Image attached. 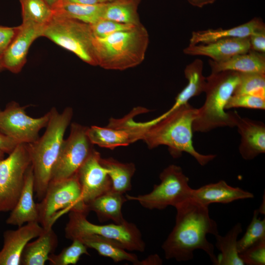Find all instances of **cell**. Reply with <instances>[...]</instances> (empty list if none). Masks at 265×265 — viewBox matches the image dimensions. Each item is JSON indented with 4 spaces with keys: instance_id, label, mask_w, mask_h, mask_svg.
<instances>
[{
    "instance_id": "cell-15",
    "label": "cell",
    "mask_w": 265,
    "mask_h": 265,
    "mask_svg": "<svg viewBox=\"0 0 265 265\" xmlns=\"http://www.w3.org/2000/svg\"><path fill=\"white\" fill-rule=\"evenodd\" d=\"M45 26L22 22L5 51L1 56L4 69L19 73L25 64L30 46L35 40L43 36Z\"/></svg>"
},
{
    "instance_id": "cell-37",
    "label": "cell",
    "mask_w": 265,
    "mask_h": 265,
    "mask_svg": "<svg viewBox=\"0 0 265 265\" xmlns=\"http://www.w3.org/2000/svg\"><path fill=\"white\" fill-rule=\"evenodd\" d=\"M239 256L244 265H265V238L250 246Z\"/></svg>"
},
{
    "instance_id": "cell-21",
    "label": "cell",
    "mask_w": 265,
    "mask_h": 265,
    "mask_svg": "<svg viewBox=\"0 0 265 265\" xmlns=\"http://www.w3.org/2000/svg\"><path fill=\"white\" fill-rule=\"evenodd\" d=\"M263 29H265L264 23L261 19L256 17L231 28H220L193 31L189 45L208 44L226 38L248 37L255 32Z\"/></svg>"
},
{
    "instance_id": "cell-29",
    "label": "cell",
    "mask_w": 265,
    "mask_h": 265,
    "mask_svg": "<svg viewBox=\"0 0 265 265\" xmlns=\"http://www.w3.org/2000/svg\"><path fill=\"white\" fill-rule=\"evenodd\" d=\"M240 223L235 225L224 236L218 234L214 236L216 239L215 246L220 251L217 258L216 265H243L237 249L238 235L242 232Z\"/></svg>"
},
{
    "instance_id": "cell-10",
    "label": "cell",
    "mask_w": 265,
    "mask_h": 265,
    "mask_svg": "<svg viewBox=\"0 0 265 265\" xmlns=\"http://www.w3.org/2000/svg\"><path fill=\"white\" fill-rule=\"evenodd\" d=\"M31 165L26 143H19L6 159L0 160V212L11 211L16 205Z\"/></svg>"
},
{
    "instance_id": "cell-2",
    "label": "cell",
    "mask_w": 265,
    "mask_h": 265,
    "mask_svg": "<svg viewBox=\"0 0 265 265\" xmlns=\"http://www.w3.org/2000/svg\"><path fill=\"white\" fill-rule=\"evenodd\" d=\"M197 113L198 108L187 103L156 123L144 126L142 140L149 149L167 146L175 158L180 157L183 152L187 153L200 165L204 166L212 160L216 155L200 154L193 146L192 124Z\"/></svg>"
},
{
    "instance_id": "cell-18",
    "label": "cell",
    "mask_w": 265,
    "mask_h": 265,
    "mask_svg": "<svg viewBox=\"0 0 265 265\" xmlns=\"http://www.w3.org/2000/svg\"><path fill=\"white\" fill-rule=\"evenodd\" d=\"M250 50L248 37L222 39L208 44H189L184 52L190 55L206 56L213 61H220Z\"/></svg>"
},
{
    "instance_id": "cell-39",
    "label": "cell",
    "mask_w": 265,
    "mask_h": 265,
    "mask_svg": "<svg viewBox=\"0 0 265 265\" xmlns=\"http://www.w3.org/2000/svg\"><path fill=\"white\" fill-rule=\"evenodd\" d=\"M249 38L250 50L265 53V29L255 32Z\"/></svg>"
},
{
    "instance_id": "cell-4",
    "label": "cell",
    "mask_w": 265,
    "mask_h": 265,
    "mask_svg": "<svg viewBox=\"0 0 265 265\" xmlns=\"http://www.w3.org/2000/svg\"><path fill=\"white\" fill-rule=\"evenodd\" d=\"M239 73L227 71L211 73L206 78V100L198 108L193 122V132H207L220 127H236L238 113L225 111L226 105L239 82Z\"/></svg>"
},
{
    "instance_id": "cell-3",
    "label": "cell",
    "mask_w": 265,
    "mask_h": 265,
    "mask_svg": "<svg viewBox=\"0 0 265 265\" xmlns=\"http://www.w3.org/2000/svg\"><path fill=\"white\" fill-rule=\"evenodd\" d=\"M49 112L50 118L44 133L35 141L28 144L34 175V192L39 201L44 196L50 182L53 167L73 115L70 107H66L61 112L53 107Z\"/></svg>"
},
{
    "instance_id": "cell-5",
    "label": "cell",
    "mask_w": 265,
    "mask_h": 265,
    "mask_svg": "<svg viewBox=\"0 0 265 265\" xmlns=\"http://www.w3.org/2000/svg\"><path fill=\"white\" fill-rule=\"evenodd\" d=\"M149 35L141 24L107 36L95 37L94 46L98 65L108 70H123L144 60Z\"/></svg>"
},
{
    "instance_id": "cell-30",
    "label": "cell",
    "mask_w": 265,
    "mask_h": 265,
    "mask_svg": "<svg viewBox=\"0 0 265 265\" xmlns=\"http://www.w3.org/2000/svg\"><path fill=\"white\" fill-rule=\"evenodd\" d=\"M139 0H118L106 3L103 20L120 23L137 25L140 24L137 7Z\"/></svg>"
},
{
    "instance_id": "cell-7",
    "label": "cell",
    "mask_w": 265,
    "mask_h": 265,
    "mask_svg": "<svg viewBox=\"0 0 265 265\" xmlns=\"http://www.w3.org/2000/svg\"><path fill=\"white\" fill-rule=\"evenodd\" d=\"M87 214L80 211L69 212L65 227V236L67 239H80L84 236L96 235L116 241L128 251H145V242L134 224L126 221L121 224L97 225L87 220Z\"/></svg>"
},
{
    "instance_id": "cell-38",
    "label": "cell",
    "mask_w": 265,
    "mask_h": 265,
    "mask_svg": "<svg viewBox=\"0 0 265 265\" xmlns=\"http://www.w3.org/2000/svg\"><path fill=\"white\" fill-rule=\"evenodd\" d=\"M18 26L9 27L0 26V57L16 35Z\"/></svg>"
},
{
    "instance_id": "cell-25",
    "label": "cell",
    "mask_w": 265,
    "mask_h": 265,
    "mask_svg": "<svg viewBox=\"0 0 265 265\" xmlns=\"http://www.w3.org/2000/svg\"><path fill=\"white\" fill-rule=\"evenodd\" d=\"M203 62L200 59H196L187 65L184 70V74L187 80V84L178 94L172 106L162 114L165 116L181 106L188 103L193 97L204 92L206 85V78L203 75Z\"/></svg>"
},
{
    "instance_id": "cell-17",
    "label": "cell",
    "mask_w": 265,
    "mask_h": 265,
    "mask_svg": "<svg viewBox=\"0 0 265 265\" xmlns=\"http://www.w3.org/2000/svg\"><path fill=\"white\" fill-rule=\"evenodd\" d=\"M236 127L241 136L239 152L244 159L252 160L265 153V125L263 122L243 118L238 114Z\"/></svg>"
},
{
    "instance_id": "cell-11",
    "label": "cell",
    "mask_w": 265,
    "mask_h": 265,
    "mask_svg": "<svg viewBox=\"0 0 265 265\" xmlns=\"http://www.w3.org/2000/svg\"><path fill=\"white\" fill-rule=\"evenodd\" d=\"M68 137L64 139L53 167L50 181L65 180L75 176L79 169L95 150L88 138L87 127L71 124Z\"/></svg>"
},
{
    "instance_id": "cell-41",
    "label": "cell",
    "mask_w": 265,
    "mask_h": 265,
    "mask_svg": "<svg viewBox=\"0 0 265 265\" xmlns=\"http://www.w3.org/2000/svg\"><path fill=\"white\" fill-rule=\"evenodd\" d=\"M110 2L111 1H110L109 0H60L58 4V5L61 3H66L84 4H93L107 3V2Z\"/></svg>"
},
{
    "instance_id": "cell-13",
    "label": "cell",
    "mask_w": 265,
    "mask_h": 265,
    "mask_svg": "<svg viewBox=\"0 0 265 265\" xmlns=\"http://www.w3.org/2000/svg\"><path fill=\"white\" fill-rule=\"evenodd\" d=\"M26 108L12 102L3 110L0 109V132L19 143L29 144L39 137L40 131L47 126L50 112L33 118L26 114Z\"/></svg>"
},
{
    "instance_id": "cell-23",
    "label": "cell",
    "mask_w": 265,
    "mask_h": 265,
    "mask_svg": "<svg viewBox=\"0 0 265 265\" xmlns=\"http://www.w3.org/2000/svg\"><path fill=\"white\" fill-rule=\"evenodd\" d=\"M57 245V236L53 228L44 229L36 239L29 241L25 246L21 255L20 265H45Z\"/></svg>"
},
{
    "instance_id": "cell-36",
    "label": "cell",
    "mask_w": 265,
    "mask_h": 265,
    "mask_svg": "<svg viewBox=\"0 0 265 265\" xmlns=\"http://www.w3.org/2000/svg\"><path fill=\"white\" fill-rule=\"evenodd\" d=\"M138 25L139 24H124L111 20H102L91 25V26L95 37L102 38L117 31L130 29Z\"/></svg>"
},
{
    "instance_id": "cell-9",
    "label": "cell",
    "mask_w": 265,
    "mask_h": 265,
    "mask_svg": "<svg viewBox=\"0 0 265 265\" xmlns=\"http://www.w3.org/2000/svg\"><path fill=\"white\" fill-rule=\"evenodd\" d=\"M159 178L160 183L155 185L150 192L137 196L126 194L127 200L137 201L147 209L161 210L170 206L175 207L190 198L192 188L189 186V178L180 166H168Z\"/></svg>"
},
{
    "instance_id": "cell-19",
    "label": "cell",
    "mask_w": 265,
    "mask_h": 265,
    "mask_svg": "<svg viewBox=\"0 0 265 265\" xmlns=\"http://www.w3.org/2000/svg\"><path fill=\"white\" fill-rule=\"evenodd\" d=\"M253 193L238 187L229 185L225 181L203 186L192 189L190 198L209 207L212 203L228 204L235 201L252 198Z\"/></svg>"
},
{
    "instance_id": "cell-20",
    "label": "cell",
    "mask_w": 265,
    "mask_h": 265,
    "mask_svg": "<svg viewBox=\"0 0 265 265\" xmlns=\"http://www.w3.org/2000/svg\"><path fill=\"white\" fill-rule=\"evenodd\" d=\"M34 181L31 165L26 172L20 196L6 220L7 224L20 227L29 222H38L37 206L33 196L35 192Z\"/></svg>"
},
{
    "instance_id": "cell-27",
    "label": "cell",
    "mask_w": 265,
    "mask_h": 265,
    "mask_svg": "<svg viewBox=\"0 0 265 265\" xmlns=\"http://www.w3.org/2000/svg\"><path fill=\"white\" fill-rule=\"evenodd\" d=\"M100 162L107 171L112 191L124 194L131 189L132 178L136 169L134 163H123L112 158H101Z\"/></svg>"
},
{
    "instance_id": "cell-1",
    "label": "cell",
    "mask_w": 265,
    "mask_h": 265,
    "mask_svg": "<svg viewBox=\"0 0 265 265\" xmlns=\"http://www.w3.org/2000/svg\"><path fill=\"white\" fill-rule=\"evenodd\" d=\"M175 208V224L161 246L165 258L188 261L193 259L194 251L199 249L216 265L214 246L207 236H215L218 231L216 221L210 215L209 207L190 198Z\"/></svg>"
},
{
    "instance_id": "cell-42",
    "label": "cell",
    "mask_w": 265,
    "mask_h": 265,
    "mask_svg": "<svg viewBox=\"0 0 265 265\" xmlns=\"http://www.w3.org/2000/svg\"><path fill=\"white\" fill-rule=\"evenodd\" d=\"M162 262L160 257L156 254L149 256L141 262L139 261L138 265H161Z\"/></svg>"
},
{
    "instance_id": "cell-8",
    "label": "cell",
    "mask_w": 265,
    "mask_h": 265,
    "mask_svg": "<svg viewBox=\"0 0 265 265\" xmlns=\"http://www.w3.org/2000/svg\"><path fill=\"white\" fill-rule=\"evenodd\" d=\"M36 206L38 222L44 229L53 227L60 217L71 211L89 213L82 200L76 175L65 180L50 181L44 196Z\"/></svg>"
},
{
    "instance_id": "cell-12",
    "label": "cell",
    "mask_w": 265,
    "mask_h": 265,
    "mask_svg": "<svg viewBox=\"0 0 265 265\" xmlns=\"http://www.w3.org/2000/svg\"><path fill=\"white\" fill-rule=\"evenodd\" d=\"M148 111L146 108L137 107L121 118H111L106 127H87V136L93 145L103 148L113 149L129 145L142 140L145 129L140 122L134 121V116Z\"/></svg>"
},
{
    "instance_id": "cell-22",
    "label": "cell",
    "mask_w": 265,
    "mask_h": 265,
    "mask_svg": "<svg viewBox=\"0 0 265 265\" xmlns=\"http://www.w3.org/2000/svg\"><path fill=\"white\" fill-rule=\"evenodd\" d=\"M212 73L231 71L238 73H259L265 74V53L252 50L233 55L226 59L209 61Z\"/></svg>"
},
{
    "instance_id": "cell-24",
    "label": "cell",
    "mask_w": 265,
    "mask_h": 265,
    "mask_svg": "<svg viewBox=\"0 0 265 265\" xmlns=\"http://www.w3.org/2000/svg\"><path fill=\"white\" fill-rule=\"evenodd\" d=\"M128 201L124 194L112 190L96 198L88 203V211H93L100 221L111 220L115 223L121 224L126 221L123 217L122 207Z\"/></svg>"
},
{
    "instance_id": "cell-31",
    "label": "cell",
    "mask_w": 265,
    "mask_h": 265,
    "mask_svg": "<svg viewBox=\"0 0 265 265\" xmlns=\"http://www.w3.org/2000/svg\"><path fill=\"white\" fill-rule=\"evenodd\" d=\"M23 22L45 26L53 15V9L44 0H20Z\"/></svg>"
},
{
    "instance_id": "cell-46",
    "label": "cell",
    "mask_w": 265,
    "mask_h": 265,
    "mask_svg": "<svg viewBox=\"0 0 265 265\" xmlns=\"http://www.w3.org/2000/svg\"><path fill=\"white\" fill-rule=\"evenodd\" d=\"M4 153L0 151V160L4 159Z\"/></svg>"
},
{
    "instance_id": "cell-48",
    "label": "cell",
    "mask_w": 265,
    "mask_h": 265,
    "mask_svg": "<svg viewBox=\"0 0 265 265\" xmlns=\"http://www.w3.org/2000/svg\"><path fill=\"white\" fill-rule=\"evenodd\" d=\"M110 1L112 2V1H116V0H109ZM140 1V0H139Z\"/></svg>"
},
{
    "instance_id": "cell-14",
    "label": "cell",
    "mask_w": 265,
    "mask_h": 265,
    "mask_svg": "<svg viewBox=\"0 0 265 265\" xmlns=\"http://www.w3.org/2000/svg\"><path fill=\"white\" fill-rule=\"evenodd\" d=\"M101 158L100 153L95 150L76 175L80 186L82 200L86 205L112 189L107 171L101 164Z\"/></svg>"
},
{
    "instance_id": "cell-47",
    "label": "cell",
    "mask_w": 265,
    "mask_h": 265,
    "mask_svg": "<svg viewBox=\"0 0 265 265\" xmlns=\"http://www.w3.org/2000/svg\"><path fill=\"white\" fill-rule=\"evenodd\" d=\"M4 69V68L2 66V62H1V57H0V72Z\"/></svg>"
},
{
    "instance_id": "cell-33",
    "label": "cell",
    "mask_w": 265,
    "mask_h": 265,
    "mask_svg": "<svg viewBox=\"0 0 265 265\" xmlns=\"http://www.w3.org/2000/svg\"><path fill=\"white\" fill-rule=\"evenodd\" d=\"M257 209L254 211L251 221L242 237L237 241L238 253L255 243L265 238V219L259 216Z\"/></svg>"
},
{
    "instance_id": "cell-28",
    "label": "cell",
    "mask_w": 265,
    "mask_h": 265,
    "mask_svg": "<svg viewBox=\"0 0 265 265\" xmlns=\"http://www.w3.org/2000/svg\"><path fill=\"white\" fill-rule=\"evenodd\" d=\"M106 3L93 4L61 3L58 5L53 10L54 13L73 18L91 25L103 20L104 10Z\"/></svg>"
},
{
    "instance_id": "cell-44",
    "label": "cell",
    "mask_w": 265,
    "mask_h": 265,
    "mask_svg": "<svg viewBox=\"0 0 265 265\" xmlns=\"http://www.w3.org/2000/svg\"><path fill=\"white\" fill-rule=\"evenodd\" d=\"M53 9L59 3L60 0H44Z\"/></svg>"
},
{
    "instance_id": "cell-34",
    "label": "cell",
    "mask_w": 265,
    "mask_h": 265,
    "mask_svg": "<svg viewBox=\"0 0 265 265\" xmlns=\"http://www.w3.org/2000/svg\"><path fill=\"white\" fill-rule=\"evenodd\" d=\"M83 255H90L87 247L80 240L76 239L59 253L50 254L48 261L51 265H76Z\"/></svg>"
},
{
    "instance_id": "cell-43",
    "label": "cell",
    "mask_w": 265,
    "mask_h": 265,
    "mask_svg": "<svg viewBox=\"0 0 265 265\" xmlns=\"http://www.w3.org/2000/svg\"><path fill=\"white\" fill-rule=\"evenodd\" d=\"M187 1L192 6L202 7L207 4H212L216 0H187Z\"/></svg>"
},
{
    "instance_id": "cell-45",
    "label": "cell",
    "mask_w": 265,
    "mask_h": 265,
    "mask_svg": "<svg viewBox=\"0 0 265 265\" xmlns=\"http://www.w3.org/2000/svg\"><path fill=\"white\" fill-rule=\"evenodd\" d=\"M259 213L265 214V196L264 195V200H263L262 203L259 209H257Z\"/></svg>"
},
{
    "instance_id": "cell-49",
    "label": "cell",
    "mask_w": 265,
    "mask_h": 265,
    "mask_svg": "<svg viewBox=\"0 0 265 265\" xmlns=\"http://www.w3.org/2000/svg\"></svg>"
},
{
    "instance_id": "cell-35",
    "label": "cell",
    "mask_w": 265,
    "mask_h": 265,
    "mask_svg": "<svg viewBox=\"0 0 265 265\" xmlns=\"http://www.w3.org/2000/svg\"><path fill=\"white\" fill-rule=\"evenodd\" d=\"M237 107L264 110L265 99L248 94L233 95L228 100L225 109Z\"/></svg>"
},
{
    "instance_id": "cell-32",
    "label": "cell",
    "mask_w": 265,
    "mask_h": 265,
    "mask_svg": "<svg viewBox=\"0 0 265 265\" xmlns=\"http://www.w3.org/2000/svg\"><path fill=\"white\" fill-rule=\"evenodd\" d=\"M239 82L233 95L248 94L265 99V74L239 73Z\"/></svg>"
},
{
    "instance_id": "cell-16",
    "label": "cell",
    "mask_w": 265,
    "mask_h": 265,
    "mask_svg": "<svg viewBox=\"0 0 265 265\" xmlns=\"http://www.w3.org/2000/svg\"><path fill=\"white\" fill-rule=\"evenodd\" d=\"M44 228L36 222H29L3 234V245L0 250V265H20L23 251L32 239L37 238Z\"/></svg>"
},
{
    "instance_id": "cell-6",
    "label": "cell",
    "mask_w": 265,
    "mask_h": 265,
    "mask_svg": "<svg viewBox=\"0 0 265 265\" xmlns=\"http://www.w3.org/2000/svg\"><path fill=\"white\" fill-rule=\"evenodd\" d=\"M43 36L68 50L84 62L98 65L95 53V36L91 25L54 13L45 25Z\"/></svg>"
},
{
    "instance_id": "cell-26",
    "label": "cell",
    "mask_w": 265,
    "mask_h": 265,
    "mask_svg": "<svg viewBox=\"0 0 265 265\" xmlns=\"http://www.w3.org/2000/svg\"><path fill=\"white\" fill-rule=\"evenodd\" d=\"M87 248L95 250L101 256L108 257L114 262L126 261L138 265L137 256L128 252L122 245L115 241L103 237L92 235L84 236L80 239Z\"/></svg>"
},
{
    "instance_id": "cell-40",
    "label": "cell",
    "mask_w": 265,
    "mask_h": 265,
    "mask_svg": "<svg viewBox=\"0 0 265 265\" xmlns=\"http://www.w3.org/2000/svg\"><path fill=\"white\" fill-rule=\"evenodd\" d=\"M19 143L13 138L0 132V151L3 153L9 155Z\"/></svg>"
}]
</instances>
